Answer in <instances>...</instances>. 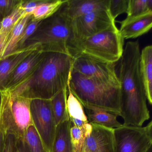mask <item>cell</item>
I'll list each match as a JSON object with an SVG mask.
<instances>
[{
	"label": "cell",
	"mask_w": 152,
	"mask_h": 152,
	"mask_svg": "<svg viewBox=\"0 0 152 152\" xmlns=\"http://www.w3.org/2000/svg\"><path fill=\"white\" fill-rule=\"evenodd\" d=\"M141 52L138 40L127 42L116 64L121 85L120 116L124 126L142 127L150 118L147 97L140 69Z\"/></svg>",
	"instance_id": "6da1fadb"
},
{
	"label": "cell",
	"mask_w": 152,
	"mask_h": 152,
	"mask_svg": "<svg viewBox=\"0 0 152 152\" xmlns=\"http://www.w3.org/2000/svg\"><path fill=\"white\" fill-rule=\"evenodd\" d=\"M72 62L73 58L67 54L46 53L30 77L9 92L12 96L51 100L61 90L68 87Z\"/></svg>",
	"instance_id": "7a4b0ae2"
},
{
	"label": "cell",
	"mask_w": 152,
	"mask_h": 152,
	"mask_svg": "<svg viewBox=\"0 0 152 152\" xmlns=\"http://www.w3.org/2000/svg\"><path fill=\"white\" fill-rule=\"evenodd\" d=\"M68 88L82 104L120 116V83L105 82L72 71Z\"/></svg>",
	"instance_id": "3957f363"
},
{
	"label": "cell",
	"mask_w": 152,
	"mask_h": 152,
	"mask_svg": "<svg viewBox=\"0 0 152 152\" xmlns=\"http://www.w3.org/2000/svg\"><path fill=\"white\" fill-rule=\"evenodd\" d=\"M33 45H39V50L43 52L64 54L73 58L75 41L71 21L59 9L51 17L41 21L23 48Z\"/></svg>",
	"instance_id": "277c9868"
},
{
	"label": "cell",
	"mask_w": 152,
	"mask_h": 152,
	"mask_svg": "<svg viewBox=\"0 0 152 152\" xmlns=\"http://www.w3.org/2000/svg\"><path fill=\"white\" fill-rule=\"evenodd\" d=\"M0 124L4 137L7 134L23 139L27 129L33 125L30 112L31 99L12 96L9 91L1 93Z\"/></svg>",
	"instance_id": "5b68a950"
},
{
	"label": "cell",
	"mask_w": 152,
	"mask_h": 152,
	"mask_svg": "<svg viewBox=\"0 0 152 152\" xmlns=\"http://www.w3.org/2000/svg\"><path fill=\"white\" fill-rule=\"evenodd\" d=\"M124 40L114 24L106 30L77 42L75 56L84 53L105 62L116 63L123 54Z\"/></svg>",
	"instance_id": "8992f818"
},
{
	"label": "cell",
	"mask_w": 152,
	"mask_h": 152,
	"mask_svg": "<svg viewBox=\"0 0 152 152\" xmlns=\"http://www.w3.org/2000/svg\"><path fill=\"white\" fill-rule=\"evenodd\" d=\"M33 125L48 152H51L57 126L50 100L33 99L30 103Z\"/></svg>",
	"instance_id": "52a82bcc"
},
{
	"label": "cell",
	"mask_w": 152,
	"mask_h": 152,
	"mask_svg": "<svg viewBox=\"0 0 152 152\" xmlns=\"http://www.w3.org/2000/svg\"><path fill=\"white\" fill-rule=\"evenodd\" d=\"M116 64L103 61L86 54L79 53L73 58L72 71L105 82L119 83Z\"/></svg>",
	"instance_id": "ba28073f"
},
{
	"label": "cell",
	"mask_w": 152,
	"mask_h": 152,
	"mask_svg": "<svg viewBox=\"0 0 152 152\" xmlns=\"http://www.w3.org/2000/svg\"><path fill=\"white\" fill-rule=\"evenodd\" d=\"M71 27L76 44L85 38L106 30L115 24L108 9L93 12L71 21Z\"/></svg>",
	"instance_id": "9c48e42d"
},
{
	"label": "cell",
	"mask_w": 152,
	"mask_h": 152,
	"mask_svg": "<svg viewBox=\"0 0 152 152\" xmlns=\"http://www.w3.org/2000/svg\"><path fill=\"white\" fill-rule=\"evenodd\" d=\"M115 152H146L152 142L145 127L126 126L114 129Z\"/></svg>",
	"instance_id": "30bf717a"
},
{
	"label": "cell",
	"mask_w": 152,
	"mask_h": 152,
	"mask_svg": "<svg viewBox=\"0 0 152 152\" xmlns=\"http://www.w3.org/2000/svg\"><path fill=\"white\" fill-rule=\"evenodd\" d=\"M91 125L92 131L86 138L83 151L115 152L114 129Z\"/></svg>",
	"instance_id": "8fae6325"
},
{
	"label": "cell",
	"mask_w": 152,
	"mask_h": 152,
	"mask_svg": "<svg viewBox=\"0 0 152 152\" xmlns=\"http://www.w3.org/2000/svg\"><path fill=\"white\" fill-rule=\"evenodd\" d=\"M46 54L39 49L29 54L17 68L9 79L6 91H10L25 82L33 74Z\"/></svg>",
	"instance_id": "7c38bea8"
},
{
	"label": "cell",
	"mask_w": 152,
	"mask_h": 152,
	"mask_svg": "<svg viewBox=\"0 0 152 152\" xmlns=\"http://www.w3.org/2000/svg\"><path fill=\"white\" fill-rule=\"evenodd\" d=\"M109 4V0H66L60 10L71 21L98 10L108 9Z\"/></svg>",
	"instance_id": "4fadbf2b"
},
{
	"label": "cell",
	"mask_w": 152,
	"mask_h": 152,
	"mask_svg": "<svg viewBox=\"0 0 152 152\" xmlns=\"http://www.w3.org/2000/svg\"><path fill=\"white\" fill-rule=\"evenodd\" d=\"M39 45H33L17 51L0 60V92L6 90L9 79L20 64L33 51L39 49Z\"/></svg>",
	"instance_id": "5bb4252c"
},
{
	"label": "cell",
	"mask_w": 152,
	"mask_h": 152,
	"mask_svg": "<svg viewBox=\"0 0 152 152\" xmlns=\"http://www.w3.org/2000/svg\"><path fill=\"white\" fill-rule=\"evenodd\" d=\"M119 30L124 39L135 38L149 32L152 28V11L120 21Z\"/></svg>",
	"instance_id": "9a60e30c"
},
{
	"label": "cell",
	"mask_w": 152,
	"mask_h": 152,
	"mask_svg": "<svg viewBox=\"0 0 152 152\" xmlns=\"http://www.w3.org/2000/svg\"><path fill=\"white\" fill-rule=\"evenodd\" d=\"M89 123L111 129L120 127L123 124L118 120V116L114 113L95 107H84Z\"/></svg>",
	"instance_id": "2e32d148"
},
{
	"label": "cell",
	"mask_w": 152,
	"mask_h": 152,
	"mask_svg": "<svg viewBox=\"0 0 152 152\" xmlns=\"http://www.w3.org/2000/svg\"><path fill=\"white\" fill-rule=\"evenodd\" d=\"M67 107L70 126L80 128H85L91 126L82 104L69 88Z\"/></svg>",
	"instance_id": "e0dca14e"
},
{
	"label": "cell",
	"mask_w": 152,
	"mask_h": 152,
	"mask_svg": "<svg viewBox=\"0 0 152 152\" xmlns=\"http://www.w3.org/2000/svg\"><path fill=\"white\" fill-rule=\"evenodd\" d=\"M140 69L147 100L152 105V45L142 50Z\"/></svg>",
	"instance_id": "ac0fdd59"
},
{
	"label": "cell",
	"mask_w": 152,
	"mask_h": 152,
	"mask_svg": "<svg viewBox=\"0 0 152 152\" xmlns=\"http://www.w3.org/2000/svg\"><path fill=\"white\" fill-rule=\"evenodd\" d=\"M31 14L22 17L12 29L8 42L2 52L0 60L3 59L17 51L18 43L28 22L32 19Z\"/></svg>",
	"instance_id": "d6986e66"
},
{
	"label": "cell",
	"mask_w": 152,
	"mask_h": 152,
	"mask_svg": "<svg viewBox=\"0 0 152 152\" xmlns=\"http://www.w3.org/2000/svg\"><path fill=\"white\" fill-rule=\"evenodd\" d=\"M51 152H75L71 142L69 120L57 126L56 135Z\"/></svg>",
	"instance_id": "ffe728a7"
},
{
	"label": "cell",
	"mask_w": 152,
	"mask_h": 152,
	"mask_svg": "<svg viewBox=\"0 0 152 152\" xmlns=\"http://www.w3.org/2000/svg\"><path fill=\"white\" fill-rule=\"evenodd\" d=\"M68 94V87L61 90L50 100L57 126L69 120L67 107Z\"/></svg>",
	"instance_id": "44dd1931"
},
{
	"label": "cell",
	"mask_w": 152,
	"mask_h": 152,
	"mask_svg": "<svg viewBox=\"0 0 152 152\" xmlns=\"http://www.w3.org/2000/svg\"><path fill=\"white\" fill-rule=\"evenodd\" d=\"M66 0H45L32 12V19L42 21L56 13Z\"/></svg>",
	"instance_id": "7402d4cb"
},
{
	"label": "cell",
	"mask_w": 152,
	"mask_h": 152,
	"mask_svg": "<svg viewBox=\"0 0 152 152\" xmlns=\"http://www.w3.org/2000/svg\"><path fill=\"white\" fill-rule=\"evenodd\" d=\"M24 139L29 152H48L34 125L27 129Z\"/></svg>",
	"instance_id": "603a6c76"
},
{
	"label": "cell",
	"mask_w": 152,
	"mask_h": 152,
	"mask_svg": "<svg viewBox=\"0 0 152 152\" xmlns=\"http://www.w3.org/2000/svg\"><path fill=\"white\" fill-rule=\"evenodd\" d=\"M92 129V125L85 128L70 126V137L75 152H83L86 138L91 133Z\"/></svg>",
	"instance_id": "cb8c5ba5"
},
{
	"label": "cell",
	"mask_w": 152,
	"mask_h": 152,
	"mask_svg": "<svg viewBox=\"0 0 152 152\" xmlns=\"http://www.w3.org/2000/svg\"><path fill=\"white\" fill-rule=\"evenodd\" d=\"M23 0H21L20 3L15 8V10L7 17L3 19L1 22V29L0 33L10 31L13 28L16 23L22 18L25 14L23 10Z\"/></svg>",
	"instance_id": "d4e9b609"
},
{
	"label": "cell",
	"mask_w": 152,
	"mask_h": 152,
	"mask_svg": "<svg viewBox=\"0 0 152 152\" xmlns=\"http://www.w3.org/2000/svg\"><path fill=\"white\" fill-rule=\"evenodd\" d=\"M148 11L147 0H129L126 18H134Z\"/></svg>",
	"instance_id": "484cf974"
},
{
	"label": "cell",
	"mask_w": 152,
	"mask_h": 152,
	"mask_svg": "<svg viewBox=\"0 0 152 152\" xmlns=\"http://www.w3.org/2000/svg\"><path fill=\"white\" fill-rule=\"evenodd\" d=\"M129 0H109L108 10L114 21L121 14L127 13Z\"/></svg>",
	"instance_id": "4316f807"
},
{
	"label": "cell",
	"mask_w": 152,
	"mask_h": 152,
	"mask_svg": "<svg viewBox=\"0 0 152 152\" xmlns=\"http://www.w3.org/2000/svg\"><path fill=\"white\" fill-rule=\"evenodd\" d=\"M41 22V21L34 20L32 18L30 21L21 35L18 43L17 51L23 49L26 42L36 31Z\"/></svg>",
	"instance_id": "83f0119b"
},
{
	"label": "cell",
	"mask_w": 152,
	"mask_h": 152,
	"mask_svg": "<svg viewBox=\"0 0 152 152\" xmlns=\"http://www.w3.org/2000/svg\"><path fill=\"white\" fill-rule=\"evenodd\" d=\"M21 0H0V13L3 18L10 15L20 3Z\"/></svg>",
	"instance_id": "f1b7e54d"
},
{
	"label": "cell",
	"mask_w": 152,
	"mask_h": 152,
	"mask_svg": "<svg viewBox=\"0 0 152 152\" xmlns=\"http://www.w3.org/2000/svg\"><path fill=\"white\" fill-rule=\"evenodd\" d=\"M17 139L15 136L11 134L4 135L3 152H15Z\"/></svg>",
	"instance_id": "f546056e"
},
{
	"label": "cell",
	"mask_w": 152,
	"mask_h": 152,
	"mask_svg": "<svg viewBox=\"0 0 152 152\" xmlns=\"http://www.w3.org/2000/svg\"><path fill=\"white\" fill-rule=\"evenodd\" d=\"M45 0H31L23 1L22 5L26 15L31 14L34 10Z\"/></svg>",
	"instance_id": "4dcf8cb0"
},
{
	"label": "cell",
	"mask_w": 152,
	"mask_h": 152,
	"mask_svg": "<svg viewBox=\"0 0 152 152\" xmlns=\"http://www.w3.org/2000/svg\"><path fill=\"white\" fill-rule=\"evenodd\" d=\"M11 30L0 33V58L2 52L8 42Z\"/></svg>",
	"instance_id": "1f68e13d"
},
{
	"label": "cell",
	"mask_w": 152,
	"mask_h": 152,
	"mask_svg": "<svg viewBox=\"0 0 152 152\" xmlns=\"http://www.w3.org/2000/svg\"><path fill=\"white\" fill-rule=\"evenodd\" d=\"M15 152H29L24 138L17 139Z\"/></svg>",
	"instance_id": "d6a6232c"
},
{
	"label": "cell",
	"mask_w": 152,
	"mask_h": 152,
	"mask_svg": "<svg viewBox=\"0 0 152 152\" xmlns=\"http://www.w3.org/2000/svg\"><path fill=\"white\" fill-rule=\"evenodd\" d=\"M1 93L0 92V108H1ZM4 143V137L2 133L1 124H0V152H3V151Z\"/></svg>",
	"instance_id": "836d02e7"
},
{
	"label": "cell",
	"mask_w": 152,
	"mask_h": 152,
	"mask_svg": "<svg viewBox=\"0 0 152 152\" xmlns=\"http://www.w3.org/2000/svg\"><path fill=\"white\" fill-rule=\"evenodd\" d=\"M145 127L146 133H147V135H148L152 143V120Z\"/></svg>",
	"instance_id": "e575fe53"
},
{
	"label": "cell",
	"mask_w": 152,
	"mask_h": 152,
	"mask_svg": "<svg viewBox=\"0 0 152 152\" xmlns=\"http://www.w3.org/2000/svg\"><path fill=\"white\" fill-rule=\"evenodd\" d=\"M147 6L149 11H152V0H147Z\"/></svg>",
	"instance_id": "d590c367"
},
{
	"label": "cell",
	"mask_w": 152,
	"mask_h": 152,
	"mask_svg": "<svg viewBox=\"0 0 152 152\" xmlns=\"http://www.w3.org/2000/svg\"><path fill=\"white\" fill-rule=\"evenodd\" d=\"M146 152H152V144L151 147H150V148L148 149V151H147Z\"/></svg>",
	"instance_id": "8d00e7d4"
},
{
	"label": "cell",
	"mask_w": 152,
	"mask_h": 152,
	"mask_svg": "<svg viewBox=\"0 0 152 152\" xmlns=\"http://www.w3.org/2000/svg\"><path fill=\"white\" fill-rule=\"evenodd\" d=\"M3 19V18L2 16H1V13H0V21H1Z\"/></svg>",
	"instance_id": "74e56055"
},
{
	"label": "cell",
	"mask_w": 152,
	"mask_h": 152,
	"mask_svg": "<svg viewBox=\"0 0 152 152\" xmlns=\"http://www.w3.org/2000/svg\"><path fill=\"white\" fill-rule=\"evenodd\" d=\"M1 22L0 21V30H1Z\"/></svg>",
	"instance_id": "f35d334b"
}]
</instances>
